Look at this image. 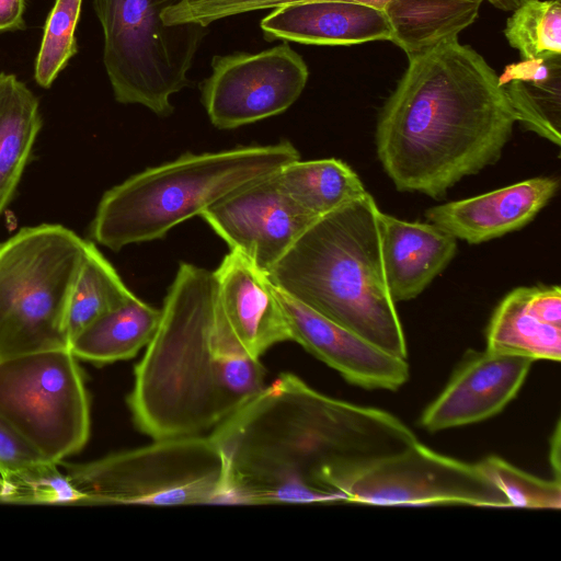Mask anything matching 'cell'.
Masks as SVG:
<instances>
[{"instance_id":"6da1fadb","label":"cell","mask_w":561,"mask_h":561,"mask_svg":"<svg viewBox=\"0 0 561 561\" xmlns=\"http://www.w3.org/2000/svg\"><path fill=\"white\" fill-rule=\"evenodd\" d=\"M210 438L226 504L340 503L343 470L417 440L398 417L323 394L283 373L217 425Z\"/></svg>"},{"instance_id":"7a4b0ae2","label":"cell","mask_w":561,"mask_h":561,"mask_svg":"<svg viewBox=\"0 0 561 561\" xmlns=\"http://www.w3.org/2000/svg\"><path fill=\"white\" fill-rule=\"evenodd\" d=\"M515 123L496 72L453 38L409 57L379 115L377 157L398 191L440 198L501 158Z\"/></svg>"},{"instance_id":"3957f363","label":"cell","mask_w":561,"mask_h":561,"mask_svg":"<svg viewBox=\"0 0 561 561\" xmlns=\"http://www.w3.org/2000/svg\"><path fill=\"white\" fill-rule=\"evenodd\" d=\"M265 376L219 308L214 271L182 262L135 366L127 404L137 428L153 439L199 435L256 394Z\"/></svg>"},{"instance_id":"277c9868","label":"cell","mask_w":561,"mask_h":561,"mask_svg":"<svg viewBox=\"0 0 561 561\" xmlns=\"http://www.w3.org/2000/svg\"><path fill=\"white\" fill-rule=\"evenodd\" d=\"M379 211L367 193L318 217L266 276L298 302L407 359L403 328L382 267Z\"/></svg>"},{"instance_id":"5b68a950","label":"cell","mask_w":561,"mask_h":561,"mask_svg":"<svg viewBox=\"0 0 561 561\" xmlns=\"http://www.w3.org/2000/svg\"><path fill=\"white\" fill-rule=\"evenodd\" d=\"M300 159L288 140L192 153L148 168L106 191L91 222V237L113 251L162 239L179 224Z\"/></svg>"},{"instance_id":"8992f818","label":"cell","mask_w":561,"mask_h":561,"mask_svg":"<svg viewBox=\"0 0 561 561\" xmlns=\"http://www.w3.org/2000/svg\"><path fill=\"white\" fill-rule=\"evenodd\" d=\"M88 244L49 224L0 242V358L69 348L68 306Z\"/></svg>"},{"instance_id":"52a82bcc","label":"cell","mask_w":561,"mask_h":561,"mask_svg":"<svg viewBox=\"0 0 561 561\" xmlns=\"http://www.w3.org/2000/svg\"><path fill=\"white\" fill-rule=\"evenodd\" d=\"M179 1L93 0L117 102L142 105L161 117L173 112L171 96L188 85L187 72L207 32L197 23H164L163 11Z\"/></svg>"},{"instance_id":"ba28073f","label":"cell","mask_w":561,"mask_h":561,"mask_svg":"<svg viewBox=\"0 0 561 561\" xmlns=\"http://www.w3.org/2000/svg\"><path fill=\"white\" fill-rule=\"evenodd\" d=\"M60 466L83 505L226 504L224 461L210 436L154 439L85 463Z\"/></svg>"},{"instance_id":"9c48e42d","label":"cell","mask_w":561,"mask_h":561,"mask_svg":"<svg viewBox=\"0 0 561 561\" xmlns=\"http://www.w3.org/2000/svg\"><path fill=\"white\" fill-rule=\"evenodd\" d=\"M70 348L0 358V416L46 459L61 462L90 436V402Z\"/></svg>"},{"instance_id":"30bf717a","label":"cell","mask_w":561,"mask_h":561,"mask_svg":"<svg viewBox=\"0 0 561 561\" xmlns=\"http://www.w3.org/2000/svg\"><path fill=\"white\" fill-rule=\"evenodd\" d=\"M332 489L342 502L370 505L511 507L478 463L444 456L419 440L348 467L335 477Z\"/></svg>"},{"instance_id":"8fae6325","label":"cell","mask_w":561,"mask_h":561,"mask_svg":"<svg viewBox=\"0 0 561 561\" xmlns=\"http://www.w3.org/2000/svg\"><path fill=\"white\" fill-rule=\"evenodd\" d=\"M308 76L302 57L287 43L260 53L215 56L202 84V102L215 127L232 129L285 112Z\"/></svg>"},{"instance_id":"7c38bea8","label":"cell","mask_w":561,"mask_h":561,"mask_svg":"<svg viewBox=\"0 0 561 561\" xmlns=\"http://www.w3.org/2000/svg\"><path fill=\"white\" fill-rule=\"evenodd\" d=\"M201 217L265 275L317 219L290 198L277 173L239 187Z\"/></svg>"},{"instance_id":"4fadbf2b","label":"cell","mask_w":561,"mask_h":561,"mask_svg":"<svg viewBox=\"0 0 561 561\" xmlns=\"http://www.w3.org/2000/svg\"><path fill=\"white\" fill-rule=\"evenodd\" d=\"M535 360L485 348L470 351L420 419L437 432L484 421L500 413L518 393Z\"/></svg>"},{"instance_id":"5bb4252c","label":"cell","mask_w":561,"mask_h":561,"mask_svg":"<svg viewBox=\"0 0 561 561\" xmlns=\"http://www.w3.org/2000/svg\"><path fill=\"white\" fill-rule=\"evenodd\" d=\"M291 341L365 389L397 390L410 377L407 359L397 357L351 330L324 318L275 287Z\"/></svg>"},{"instance_id":"9a60e30c","label":"cell","mask_w":561,"mask_h":561,"mask_svg":"<svg viewBox=\"0 0 561 561\" xmlns=\"http://www.w3.org/2000/svg\"><path fill=\"white\" fill-rule=\"evenodd\" d=\"M559 188L554 176L527 179L494 191L445 203L425 211L427 221L457 240L479 244L528 225Z\"/></svg>"},{"instance_id":"2e32d148","label":"cell","mask_w":561,"mask_h":561,"mask_svg":"<svg viewBox=\"0 0 561 561\" xmlns=\"http://www.w3.org/2000/svg\"><path fill=\"white\" fill-rule=\"evenodd\" d=\"M214 275L219 308L251 357L260 359L273 345L291 341L274 285L250 261L230 251Z\"/></svg>"},{"instance_id":"e0dca14e","label":"cell","mask_w":561,"mask_h":561,"mask_svg":"<svg viewBox=\"0 0 561 561\" xmlns=\"http://www.w3.org/2000/svg\"><path fill=\"white\" fill-rule=\"evenodd\" d=\"M261 28L268 41L309 45L348 46L391 38L382 9L346 0H310L273 9Z\"/></svg>"},{"instance_id":"ac0fdd59","label":"cell","mask_w":561,"mask_h":561,"mask_svg":"<svg viewBox=\"0 0 561 561\" xmlns=\"http://www.w3.org/2000/svg\"><path fill=\"white\" fill-rule=\"evenodd\" d=\"M382 267L394 302L417 297L451 262L457 239L440 227L378 214Z\"/></svg>"},{"instance_id":"d6986e66","label":"cell","mask_w":561,"mask_h":561,"mask_svg":"<svg viewBox=\"0 0 561 561\" xmlns=\"http://www.w3.org/2000/svg\"><path fill=\"white\" fill-rule=\"evenodd\" d=\"M517 122L556 146L561 144V55L522 59L499 76Z\"/></svg>"},{"instance_id":"ffe728a7","label":"cell","mask_w":561,"mask_h":561,"mask_svg":"<svg viewBox=\"0 0 561 561\" xmlns=\"http://www.w3.org/2000/svg\"><path fill=\"white\" fill-rule=\"evenodd\" d=\"M484 0H388L382 10L391 27L390 41L408 57L458 38L479 15Z\"/></svg>"},{"instance_id":"44dd1931","label":"cell","mask_w":561,"mask_h":561,"mask_svg":"<svg viewBox=\"0 0 561 561\" xmlns=\"http://www.w3.org/2000/svg\"><path fill=\"white\" fill-rule=\"evenodd\" d=\"M161 318L136 295L85 327L69 345L78 359L95 365L133 358L152 340Z\"/></svg>"},{"instance_id":"7402d4cb","label":"cell","mask_w":561,"mask_h":561,"mask_svg":"<svg viewBox=\"0 0 561 561\" xmlns=\"http://www.w3.org/2000/svg\"><path fill=\"white\" fill-rule=\"evenodd\" d=\"M42 127L33 92L12 73H0V215L12 199Z\"/></svg>"},{"instance_id":"603a6c76","label":"cell","mask_w":561,"mask_h":561,"mask_svg":"<svg viewBox=\"0 0 561 561\" xmlns=\"http://www.w3.org/2000/svg\"><path fill=\"white\" fill-rule=\"evenodd\" d=\"M530 287L510 291L486 328V350L559 362L561 327L545 321L530 305Z\"/></svg>"},{"instance_id":"cb8c5ba5","label":"cell","mask_w":561,"mask_h":561,"mask_svg":"<svg viewBox=\"0 0 561 561\" xmlns=\"http://www.w3.org/2000/svg\"><path fill=\"white\" fill-rule=\"evenodd\" d=\"M277 178L290 198L316 218L368 193L356 172L335 158L291 161Z\"/></svg>"},{"instance_id":"d4e9b609","label":"cell","mask_w":561,"mask_h":561,"mask_svg":"<svg viewBox=\"0 0 561 561\" xmlns=\"http://www.w3.org/2000/svg\"><path fill=\"white\" fill-rule=\"evenodd\" d=\"M134 296L113 265L89 241L68 306L69 345L85 327Z\"/></svg>"},{"instance_id":"484cf974","label":"cell","mask_w":561,"mask_h":561,"mask_svg":"<svg viewBox=\"0 0 561 561\" xmlns=\"http://www.w3.org/2000/svg\"><path fill=\"white\" fill-rule=\"evenodd\" d=\"M504 35L522 59L561 55L560 0H518Z\"/></svg>"},{"instance_id":"4316f807","label":"cell","mask_w":561,"mask_h":561,"mask_svg":"<svg viewBox=\"0 0 561 561\" xmlns=\"http://www.w3.org/2000/svg\"><path fill=\"white\" fill-rule=\"evenodd\" d=\"M82 0H55L35 60L34 79L49 88L57 76L76 55V28L80 19Z\"/></svg>"},{"instance_id":"83f0119b","label":"cell","mask_w":561,"mask_h":561,"mask_svg":"<svg viewBox=\"0 0 561 561\" xmlns=\"http://www.w3.org/2000/svg\"><path fill=\"white\" fill-rule=\"evenodd\" d=\"M478 465L505 494L511 507L547 510L561 507L560 480L538 478L497 456H489Z\"/></svg>"},{"instance_id":"f1b7e54d","label":"cell","mask_w":561,"mask_h":561,"mask_svg":"<svg viewBox=\"0 0 561 561\" xmlns=\"http://www.w3.org/2000/svg\"><path fill=\"white\" fill-rule=\"evenodd\" d=\"M48 462L50 460L0 416V476L10 491Z\"/></svg>"},{"instance_id":"f546056e","label":"cell","mask_w":561,"mask_h":561,"mask_svg":"<svg viewBox=\"0 0 561 561\" xmlns=\"http://www.w3.org/2000/svg\"><path fill=\"white\" fill-rule=\"evenodd\" d=\"M24 0H0V31L23 28Z\"/></svg>"},{"instance_id":"4dcf8cb0","label":"cell","mask_w":561,"mask_h":561,"mask_svg":"<svg viewBox=\"0 0 561 561\" xmlns=\"http://www.w3.org/2000/svg\"><path fill=\"white\" fill-rule=\"evenodd\" d=\"M550 465L554 479L560 480V423H557L556 431L551 437Z\"/></svg>"},{"instance_id":"1f68e13d","label":"cell","mask_w":561,"mask_h":561,"mask_svg":"<svg viewBox=\"0 0 561 561\" xmlns=\"http://www.w3.org/2000/svg\"><path fill=\"white\" fill-rule=\"evenodd\" d=\"M346 1H353L358 2L367 5H371L378 9H382L385 3L388 0H346ZM494 5L496 9L503 10V11H511L514 10V8L517 5L518 0H484Z\"/></svg>"},{"instance_id":"d6a6232c","label":"cell","mask_w":561,"mask_h":561,"mask_svg":"<svg viewBox=\"0 0 561 561\" xmlns=\"http://www.w3.org/2000/svg\"><path fill=\"white\" fill-rule=\"evenodd\" d=\"M10 488L0 476V504H10Z\"/></svg>"}]
</instances>
